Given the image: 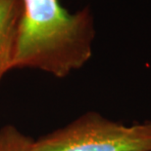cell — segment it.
<instances>
[{
	"label": "cell",
	"mask_w": 151,
	"mask_h": 151,
	"mask_svg": "<svg viewBox=\"0 0 151 151\" xmlns=\"http://www.w3.org/2000/svg\"><path fill=\"white\" fill-rule=\"evenodd\" d=\"M33 151H151V122L125 125L88 111L34 140Z\"/></svg>",
	"instance_id": "2"
},
{
	"label": "cell",
	"mask_w": 151,
	"mask_h": 151,
	"mask_svg": "<svg viewBox=\"0 0 151 151\" xmlns=\"http://www.w3.org/2000/svg\"><path fill=\"white\" fill-rule=\"evenodd\" d=\"M13 68H33L64 78L90 60L95 38L92 12L69 13L60 0H21Z\"/></svg>",
	"instance_id": "1"
},
{
	"label": "cell",
	"mask_w": 151,
	"mask_h": 151,
	"mask_svg": "<svg viewBox=\"0 0 151 151\" xmlns=\"http://www.w3.org/2000/svg\"><path fill=\"white\" fill-rule=\"evenodd\" d=\"M34 141L12 125L0 129V151H33Z\"/></svg>",
	"instance_id": "4"
},
{
	"label": "cell",
	"mask_w": 151,
	"mask_h": 151,
	"mask_svg": "<svg viewBox=\"0 0 151 151\" xmlns=\"http://www.w3.org/2000/svg\"><path fill=\"white\" fill-rule=\"evenodd\" d=\"M21 12V0H0V82L12 69Z\"/></svg>",
	"instance_id": "3"
}]
</instances>
